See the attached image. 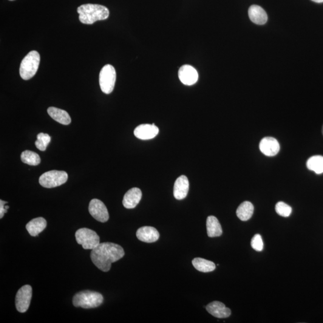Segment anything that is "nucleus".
<instances>
[{
	"label": "nucleus",
	"mask_w": 323,
	"mask_h": 323,
	"mask_svg": "<svg viewBox=\"0 0 323 323\" xmlns=\"http://www.w3.org/2000/svg\"><path fill=\"white\" fill-rule=\"evenodd\" d=\"M47 226L46 220L42 217H38L31 220L26 225V229L31 236H38Z\"/></svg>",
	"instance_id": "nucleus-18"
},
{
	"label": "nucleus",
	"mask_w": 323,
	"mask_h": 323,
	"mask_svg": "<svg viewBox=\"0 0 323 323\" xmlns=\"http://www.w3.org/2000/svg\"><path fill=\"white\" fill-rule=\"evenodd\" d=\"M248 16L251 21L257 25H264L268 21L265 10L259 5H251L248 9Z\"/></svg>",
	"instance_id": "nucleus-17"
},
{
	"label": "nucleus",
	"mask_w": 323,
	"mask_h": 323,
	"mask_svg": "<svg viewBox=\"0 0 323 323\" xmlns=\"http://www.w3.org/2000/svg\"><path fill=\"white\" fill-rule=\"evenodd\" d=\"M48 114L58 123L68 125L70 124L72 120L69 113L65 110L58 109V108L50 107L47 109Z\"/></svg>",
	"instance_id": "nucleus-19"
},
{
	"label": "nucleus",
	"mask_w": 323,
	"mask_h": 323,
	"mask_svg": "<svg viewBox=\"0 0 323 323\" xmlns=\"http://www.w3.org/2000/svg\"><path fill=\"white\" fill-rule=\"evenodd\" d=\"M37 137H38V140L35 143L37 148L40 150V151H45L51 141V137L49 135L41 132L38 135Z\"/></svg>",
	"instance_id": "nucleus-25"
},
{
	"label": "nucleus",
	"mask_w": 323,
	"mask_h": 323,
	"mask_svg": "<svg viewBox=\"0 0 323 323\" xmlns=\"http://www.w3.org/2000/svg\"><path fill=\"white\" fill-rule=\"evenodd\" d=\"M40 56L36 50L31 51L22 61L20 66V76L25 81L30 80L38 72Z\"/></svg>",
	"instance_id": "nucleus-4"
},
{
	"label": "nucleus",
	"mask_w": 323,
	"mask_h": 323,
	"mask_svg": "<svg viewBox=\"0 0 323 323\" xmlns=\"http://www.w3.org/2000/svg\"><path fill=\"white\" fill-rule=\"evenodd\" d=\"M76 242L85 250H93L100 244V237L95 231L87 228L79 229L76 231Z\"/></svg>",
	"instance_id": "nucleus-5"
},
{
	"label": "nucleus",
	"mask_w": 323,
	"mask_h": 323,
	"mask_svg": "<svg viewBox=\"0 0 323 323\" xmlns=\"http://www.w3.org/2000/svg\"><path fill=\"white\" fill-rule=\"evenodd\" d=\"M251 245L254 250L261 251L263 248V242L261 235H255L251 240Z\"/></svg>",
	"instance_id": "nucleus-27"
},
{
	"label": "nucleus",
	"mask_w": 323,
	"mask_h": 323,
	"mask_svg": "<svg viewBox=\"0 0 323 323\" xmlns=\"http://www.w3.org/2000/svg\"><path fill=\"white\" fill-rule=\"evenodd\" d=\"M311 1L317 2V3H322L323 2V0H311Z\"/></svg>",
	"instance_id": "nucleus-29"
},
{
	"label": "nucleus",
	"mask_w": 323,
	"mask_h": 323,
	"mask_svg": "<svg viewBox=\"0 0 323 323\" xmlns=\"http://www.w3.org/2000/svg\"><path fill=\"white\" fill-rule=\"evenodd\" d=\"M254 212V206L249 201L242 202L237 208V215L241 220L247 221L251 219Z\"/></svg>",
	"instance_id": "nucleus-21"
},
{
	"label": "nucleus",
	"mask_w": 323,
	"mask_h": 323,
	"mask_svg": "<svg viewBox=\"0 0 323 323\" xmlns=\"http://www.w3.org/2000/svg\"><path fill=\"white\" fill-rule=\"evenodd\" d=\"M276 211L277 213L282 217H287L290 216L292 212V208L290 206L283 202H279L276 204Z\"/></svg>",
	"instance_id": "nucleus-26"
},
{
	"label": "nucleus",
	"mask_w": 323,
	"mask_h": 323,
	"mask_svg": "<svg viewBox=\"0 0 323 323\" xmlns=\"http://www.w3.org/2000/svg\"><path fill=\"white\" fill-rule=\"evenodd\" d=\"M259 148L263 154L272 157L279 154L280 147L276 138L265 137L260 141Z\"/></svg>",
	"instance_id": "nucleus-11"
},
{
	"label": "nucleus",
	"mask_w": 323,
	"mask_h": 323,
	"mask_svg": "<svg viewBox=\"0 0 323 323\" xmlns=\"http://www.w3.org/2000/svg\"><path fill=\"white\" fill-rule=\"evenodd\" d=\"M10 1H14V0H10Z\"/></svg>",
	"instance_id": "nucleus-31"
},
{
	"label": "nucleus",
	"mask_w": 323,
	"mask_h": 323,
	"mask_svg": "<svg viewBox=\"0 0 323 323\" xmlns=\"http://www.w3.org/2000/svg\"><path fill=\"white\" fill-rule=\"evenodd\" d=\"M67 180L66 172L52 170L42 174L39 178V183L44 188H53L66 183Z\"/></svg>",
	"instance_id": "nucleus-6"
},
{
	"label": "nucleus",
	"mask_w": 323,
	"mask_h": 323,
	"mask_svg": "<svg viewBox=\"0 0 323 323\" xmlns=\"http://www.w3.org/2000/svg\"><path fill=\"white\" fill-rule=\"evenodd\" d=\"M307 166L308 169L315 172L317 174L323 173V157L316 155L311 157L307 161Z\"/></svg>",
	"instance_id": "nucleus-23"
},
{
	"label": "nucleus",
	"mask_w": 323,
	"mask_h": 323,
	"mask_svg": "<svg viewBox=\"0 0 323 323\" xmlns=\"http://www.w3.org/2000/svg\"><path fill=\"white\" fill-rule=\"evenodd\" d=\"M192 265L197 270L202 273H210L215 269V265L214 262L209 260L202 259V258L197 257L192 260Z\"/></svg>",
	"instance_id": "nucleus-22"
},
{
	"label": "nucleus",
	"mask_w": 323,
	"mask_h": 323,
	"mask_svg": "<svg viewBox=\"0 0 323 323\" xmlns=\"http://www.w3.org/2000/svg\"><path fill=\"white\" fill-rule=\"evenodd\" d=\"M158 133L159 128L154 123L140 124L134 130L135 137L143 140L154 138Z\"/></svg>",
	"instance_id": "nucleus-12"
},
{
	"label": "nucleus",
	"mask_w": 323,
	"mask_h": 323,
	"mask_svg": "<svg viewBox=\"0 0 323 323\" xmlns=\"http://www.w3.org/2000/svg\"><path fill=\"white\" fill-rule=\"evenodd\" d=\"M32 299V287L25 285L19 289L17 292L15 299L16 310L19 313H24L29 308Z\"/></svg>",
	"instance_id": "nucleus-8"
},
{
	"label": "nucleus",
	"mask_w": 323,
	"mask_h": 323,
	"mask_svg": "<svg viewBox=\"0 0 323 323\" xmlns=\"http://www.w3.org/2000/svg\"><path fill=\"white\" fill-rule=\"evenodd\" d=\"M89 211L90 215L98 222L105 223L109 219V214L106 206L100 200H91L89 203Z\"/></svg>",
	"instance_id": "nucleus-9"
},
{
	"label": "nucleus",
	"mask_w": 323,
	"mask_h": 323,
	"mask_svg": "<svg viewBox=\"0 0 323 323\" xmlns=\"http://www.w3.org/2000/svg\"><path fill=\"white\" fill-rule=\"evenodd\" d=\"M124 256L123 248L112 242L100 243L90 253L93 264L103 272L109 271L112 263L118 261Z\"/></svg>",
	"instance_id": "nucleus-1"
},
{
	"label": "nucleus",
	"mask_w": 323,
	"mask_h": 323,
	"mask_svg": "<svg viewBox=\"0 0 323 323\" xmlns=\"http://www.w3.org/2000/svg\"><path fill=\"white\" fill-rule=\"evenodd\" d=\"M322 133H323V128H322Z\"/></svg>",
	"instance_id": "nucleus-30"
},
{
	"label": "nucleus",
	"mask_w": 323,
	"mask_h": 323,
	"mask_svg": "<svg viewBox=\"0 0 323 323\" xmlns=\"http://www.w3.org/2000/svg\"><path fill=\"white\" fill-rule=\"evenodd\" d=\"M79 20L84 24H93L98 21H103L109 16V10L104 5L87 4L78 8Z\"/></svg>",
	"instance_id": "nucleus-2"
},
{
	"label": "nucleus",
	"mask_w": 323,
	"mask_h": 323,
	"mask_svg": "<svg viewBox=\"0 0 323 323\" xmlns=\"http://www.w3.org/2000/svg\"><path fill=\"white\" fill-rule=\"evenodd\" d=\"M21 158L22 162L31 166L38 165L41 162L39 155L30 150H25L22 152Z\"/></svg>",
	"instance_id": "nucleus-24"
},
{
	"label": "nucleus",
	"mask_w": 323,
	"mask_h": 323,
	"mask_svg": "<svg viewBox=\"0 0 323 323\" xmlns=\"http://www.w3.org/2000/svg\"><path fill=\"white\" fill-rule=\"evenodd\" d=\"M206 230L209 237H220L222 235V226L219 220L214 216H209L206 219Z\"/></svg>",
	"instance_id": "nucleus-20"
},
{
	"label": "nucleus",
	"mask_w": 323,
	"mask_h": 323,
	"mask_svg": "<svg viewBox=\"0 0 323 323\" xmlns=\"http://www.w3.org/2000/svg\"><path fill=\"white\" fill-rule=\"evenodd\" d=\"M7 203L5 201L0 200V218L2 219L4 217L5 212H7V209L5 208V204Z\"/></svg>",
	"instance_id": "nucleus-28"
},
{
	"label": "nucleus",
	"mask_w": 323,
	"mask_h": 323,
	"mask_svg": "<svg viewBox=\"0 0 323 323\" xmlns=\"http://www.w3.org/2000/svg\"><path fill=\"white\" fill-rule=\"evenodd\" d=\"M137 239L141 242L152 243L157 242L160 235L157 229L151 226H144L138 229L137 232Z\"/></svg>",
	"instance_id": "nucleus-13"
},
{
	"label": "nucleus",
	"mask_w": 323,
	"mask_h": 323,
	"mask_svg": "<svg viewBox=\"0 0 323 323\" xmlns=\"http://www.w3.org/2000/svg\"><path fill=\"white\" fill-rule=\"evenodd\" d=\"M104 301L100 293L92 291H83L76 293L73 297V304L76 307L90 309L98 307Z\"/></svg>",
	"instance_id": "nucleus-3"
},
{
	"label": "nucleus",
	"mask_w": 323,
	"mask_h": 323,
	"mask_svg": "<svg viewBox=\"0 0 323 323\" xmlns=\"http://www.w3.org/2000/svg\"><path fill=\"white\" fill-rule=\"evenodd\" d=\"M206 310L211 315L219 319L228 318L231 314L230 309L226 308L223 303L219 301L210 303L206 306Z\"/></svg>",
	"instance_id": "nucleus-14"
},
{
	"label": "nucleus",
	"mask_w": 323,
	"mask_h": 323,
	"mask_svg": "<svg viewBox=\"0 0 323 323\" xmlns=\"http://www.w3.org/2000/svg\"><path fill=\"white\" fill-rule=\"evenodd\" d=\"M142 192L140 189L134 188L127 191L123 199V205L127 209L134 208L140 202Z\"/></svg>",
	"instance_id": "nucleus-16"
},
{
	"label": "nucleus",
	"mask_w": 323,
	"mask_h": 323,
	"mask_svg": "<svg viewBox=\"0 0 323 323\" xmlns=\"http://www.w3.org/2000/svg\"><path fill=\"white\" fill-rule=\"evenodd\" d=\"M99 79L102 91L106 94L111 93L114 89L116 80L115 68L112 65H106L101 70Z\"/></svg>",
	"instance_id": "nucleus-7"
},
{
	"label": "nucleus",
	"mask_w": 323,
	"mask_h": 323,
	"mask_svg": "<svg viewBox=\"0 0 323 323\" xmlns=\"http://www.w3.org/2000/svg\"><path fill=\"white\" fill-rule=\"evenodd\" d=\"M198 73L194 67L189 65H185L178 71V78L184 84L191 86L197 83L198 80Z\"/></svg>",
	"instance_id": "nucleus-10"
},
{
	"label": "nucleus",
	"mask_w": 323,
	"mask_h": 323,
	"mask_svg": "<svg viewBox=\"0 0 323 323\" xmlns=\"http://www.w3.org/2000/svg\"><path fill=\"white\" fill-rule=\"evenodd\" d=\"M189 182L185 175H181L175 181L174 186V196L177 200L185 199L188 194Z\"/></svg>",
	"instance_id": "nucleus-15"
}]
</instances>
